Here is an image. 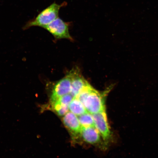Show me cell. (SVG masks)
Returning <instances> with one entry per match:
<instances>
[{"label": "cell", "mask_w": 158, "mask_h": 158, "mask_svg": "<svg viewBox=\"0 0 158 158\" xmlns=\"http://www.w3.org/2000/svg\"><path fill=\"white\" fill-rule=\"evenodd\" d=\"M112 87L100 93L89 85L76 98L83 104L87 111L92 114L106 111L105 100L106 94Z\"/></svg>", "instance_id": "6da1fadb"}, {"label": "cell", "mask_w": 158, "mask_h": 158, "mask_svg": "<svg viewBox=\"0 0 158 158\" xmlns=\"http://www.w3.org/2000/svg\"><path fill=\"white\" fill-rule=\"evenodd\" d=\"M67 5L66 2L60 4L54 2L40 12L35 18L27 22L23 27L26 30L33 27H44L52 23L58 17L59 10L61 8Z\"/></svg>", "instance_id": "7a4b0ae2"}, {"label": "cell", "mask_w": 158, "mask_h": 158, "mask_svg": "<svg viewBox=\"0 0 158 158\" xmlns=\"http://www.w3.org/2000/svg\"><path fill=\"white\" fill-rule=\"evenodd\" d=\"M72 79V74L70 71L64 78L56 83L51 95L49 105L54 103L65 95L70 94Z\"/></svg>", "instance_id": "3957f363"}, {"label": "cell", "mask_w": 158, "mask_h": 158, "mask_svg": "<svg viewBox=\"0 0 158 158\" xmlns=\"http://www.w3.org/2000/svg\"><path fill=\"white\" fill-rule=\"evenodd\" d=\"M69 24L70 23L65 22L58 17L43 28L48 31L55 38L73 40L69 33Z\"/></svg>", "instance_id": "277c9868"}, {"label": "cell", "mask_w": 158, "mask_h": 158, "mask_svg": "<svg viewBox=\"0 0 158 158\" xmlns=\"http://www.w3.org/2000/svg\"><path fill=\"white\" fill-rule=\"evenodd\" d=\"M106 111L92 114L95 127L103 139L105 143L108 144L111 141L112 134L108 121Z\"/></svg>", "instance_id": "5b68a950"}, {"label": "cell", "mask_w": 158, "mask_h": 158, "mask_svg": "<svg viewBox=\"0 0 158 158\" xmlns=\"http://www.w3.org/2000/svg\"><path fill=\"white\" fill-rule=\"evenodd\" d=\"M72 79L70 94L73 98H76L84 89L90 84L81 73L77 68L71 70Z\"/></svg>", "instance_id": "8992f818"}, {"label": "cell", "mask_w": 158, "mask_h": 158, "mask_svg": "<svg viewBox=\"0 0 158 158\" xmlns=\"http://www.w3.org/2000/svg\"><path fill=\"white\" fill-rule=\"evenodd\" d=\"M62 121L73 137L75 138L80 135L82 126L78 116L70 112H68L63 117Z\"/></svg>", "instance_id": "52a82bcc"}, {"label": "cell", "mask_w": 158, "mask_h": 158, "mask_svg": "<svg viewBox=\"0 0 158 158\" xmlns=\"http://www.w3.org/2000/svg\"><path fill=\"white\" fill-rule=\"evenodd\" d=\"M80 135L86 143L91 144H96L100 141V135L95 126L82 127Z\"/></svg>", "instance_id": "ba28073f"}, {"label": "cell", "mask_w": 158, "mask_h": 158, "mask_svg": "<svg viewBox=\"0 0 158 158\" xmlns=\"http://www.w3.org/2000/svg\"><path fill=\"white\" fill-rule=\"evenodd\" d=\"M69 111L78 116L86 113L87 110L81 102L77 98H74L69 106Z\"/></svg>", "instance_id": "9c48e42d"}, {"label": "cell", "mask_w": 158, "mask_h": 158, "mask_svg": "<svg viewBox=\"0 0 158 158\" xmlns=\"http://www.w3.org/2000/svg\"><path fill=\"white\" fill-rule=\"evenodd\" d=\"M79 121L83 127L95 126L93 116L92 114L87 112L86 113L78 116Z\"/></svg>", "instance_id": "30bf717a"}]
</instances>
